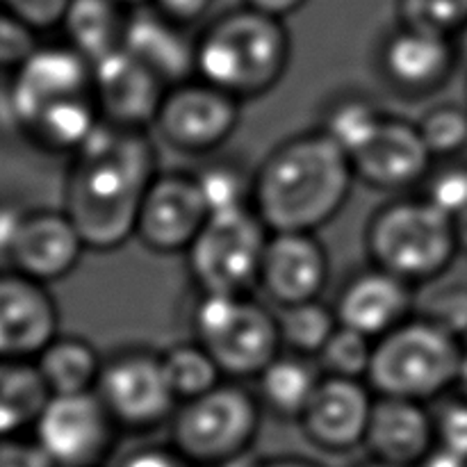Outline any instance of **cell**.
Here are the masks:
<instances>
[{"instance_id": "cell-1", "label": "cell", "mask_w": 467, "mask_h": 467, "mask_svg": "<svg viewBox=\"0 0 467 467\" xmlns=\"http://www.w3.org/2000/svg\"><path fill=\"white\" fill-rule=\"evenodd\" d=\"M146 130L100 121L73 153L64 185V213L89 251H114L135 237L141 201L158 176Z\"/></svg>"}, {"instance_id": "cell-2", "label": "cell", "mask_w": 467, "mask_h": 467, "mask_svg": "<svg viewBox=\"0 0 467 467\" xmlns=\"http://www.w3.org/2000/svg\"><path fill=\"white\" fill-rule=\"evenodd\" d=\"M351 158L317 128L281 141L254 171L251 205L272 233H317L349 201Z\"/></svg>"}, {"instance_id": "cell-3", "label": "cell", "mask_w": 467, "mask_h": 467, "mask_svg": "<svg viewBox=\"0 0 467 467\" xmlns=\"http://www.w3.org/2000/svg\"><path fill=\"white\" fill-rule=\"evenodd\" d=\"M292 41L283 18L246 5L214 18L196 39V78L235 99H258L283 80Z\"/></svg>"}, {"instance_id": "cell-4", "label": "cell", "mask_w": 467, "mask_h": 467, "mask_svg": "<svg viewBox=\"0 0 467 467\" xmlns=\"http://www.w3.org/2000/svg\"><path fill=\"white\" fill-rule=\"evenodd\" d=\"M365 249L374 267L415 287L436 281L454 265L459 228L424 196L395 199L369 217Z\"/></svg>"}, {"instance_id": "cell-5", "label": "cell", "mask_w": 467, "mask_h": 467, "mask_svg": "<svg viewBox=\"0 0 467 467\" xmlns=\"http://www.w3.org/2000/svg\"><path fill=\"white\" fill-rule=\"evenodd\" d=\"M463 354L461 337L415 315L374 342L368 383L377 397L427 404L459 383Z\"/></svg>"}, {"instance_id": "cell-6", "label": "cell", "mask_w": 467, "mask_h": 467, "mask_svg": "<svg viewBox=\"0 0 467 467\" xmlns=\"http://www.w3.org/2000/svg\"><path fill=\"white\" fill-rule=\"evenodd\" d=\"M263 404L237 381L185 401L171 418V450L194 467H223L240 459L260 431Z\"/></svg>"}, {"instance_id": "cell-7", "label": "cell", "mask_w": 467, "mask_h": 467, "mask_svg": "<svg viewBox=\"0 0 467 467\" xmlns=\"http://www.w3.org/2000/svg\"><path fill=\"white\" fill-rule=\"evenodd\" d=\"M196 342L214 358L223 379L244 381L283 354L276 313L251 295H203L194 310Z\"/></svg>"}, {"instance_id": "cell-8", "label": "cell", "mask_w": 467, "mask_h": 467, "mask_svg": "<svg viewBox=\"0 0 467 467\" xmlns=\"http://www.w3.org/2000/svg\"><path fill=\"white\" fill-rule=\"evenodd\" d=\"M269 235L254 205L210 214L185 254L201 295H251L260 283Z\"/></svg>"}, {"instance_id": "cell-9", "label": "cell", "mask_w": 467, "mask_h": 467, "mask_svg": "<svg viewBox=\"0 0 467 467\" xmlns=\"http://www.w3.org/2000/svg\"><path fill=\"white\" fill-rule=\"evenodd\" d=\"M240 103L228 91L196 78L169 87L153 128L164 144L181 153H213L240 126Z\"/></svg>"}, {"instance_id": "cell-10", "label": "cell", "mask_w": 467, "mask_h": 467, "mask_svg": "<svg viewBox=\"0 0 467 467\" xmlns=\"http://www.w3.org/2000/svg\"><path fill=\"white\" fill-rule=\"evenodd\" d=\"M96 392L114 422L135 431L171 422L181 406L169 388L162 354L146 349L119 351L105 360Z\"/></svg>"}, {"instance_id": "cell-11", "label": "cell", "mask_w": 467, "mask_h": 467, "mask_svg": "<svg viewBox=\"0 0 467 467\" xmlns=\"http://www.w3.org/2000/svg\"><path fill=\"white\" fill-rule=\"evenodd\" d=\"M119 424L99 392L50 397L35 424V441L57 467H99L117 442Z\"/></svg>"}, {"instance_id": "cell-12", "label": "cell", "mask_w": 467, "mask_h": 467, "mask_svg": "<svg viewBox=\"0 0 467 467\" xmlns=\"http://www.w3.org/2000/svg\"><path fill=\"white\" fill-rule=\"evenodd\" d=\"M208 217V203L194 176L158 173L141 201L135 237L158 255L187 254Z\"/></svg>"}, {"instance_id": "cell-13", "label": "cell", "mask_w": 467, "mask_h": 467, "mask_svg": "<svg viewBox=\"0 0 467 467\" xmlns=\"http://www.w3.org/2000/svg\"><path fill=\"white\" fill-rule=\"evenodd\" d=\"M85 94H94L91 64L68 44L39 46L30 59L12 73L7 108L23 130L48 105Z\"/></svg>"}, {"instance_id": "cell-14", "label": "cell", "mask_w": 467, "mask_h": 467, "mask_svg": "<svg viewBox=\"0 0 467 467\" xmlns=\"http://www.w3.org/2000/svg\"><path fill=\"white\" fill-rule=\"evenodd\" d=\"M91 89L103 121L130 130L153 128L169 87L126 48L91 64Z\"/></svg>"}, {"instance_id": "cell-15", "label": "cell", "mask_w": 467, "mask_h": 467, "mask_svg": "<svg viewBox=\"0 0 467 467\" xmlns=\"http://www.w3.org/2000/svg\"><path fill=\"white\" fill-rule=\"evenodd\" d=\"M377 395L368 381L324 374L299 424L315 447L342 454L368 438Z\"/></svg>"}, {"instance_id": "cell-16", "label": "cell", "mask_w": 467, "mask_h": 467, "mask_svg": "<svg viewBox=\"0 0 467 467\" xmlns=\"http://www.w3.org/2000/svg\"><path fill=\"white\" fill-rule=\"evenodd\" d=\"M461 59L454 36L401 26L386 36L379 67L392 89L404 96H429L445 87Z\"/></svg>"}, {"instance_id": "cell-17", "label": "cell", "mask_w": 467, "mask_h": 467, "mask_svg": "<svg viewBox=\"0 0 467 467\" xmlns=\"http://www.w3.org/2000/svg\"><path fill=\"white\" fill-rule=\"evenodd\" d=\"M59 336V310L44 283L0 272V360H35Z\"/></svg>"}, {"instance_id": "cell-18", "label": "cell", "mask_w": 467, "mask_h": 467, "mask_svg": "<svg viewBox=\"0 0 467 467\" xmlns=\"http://www.w3.org/2000/svg\"><path fill=\"white\" fill-rule=\"evenodd\" d=\"M436 160L429 153L418 123L386 117L372 140L351 155L356 181L381 192H404L431 173Z\"/></svg>"}, {"instance_id": "cell-19", "label": "cell", "mask_w": 467, "mask_h": 467, "mask_svg": "<svg viewBox=\"0 0 467 467\" xmlns=\"http://www.w3.org/2000/svg\"><path fill=\"white\" fill-rule=\"evenodd\" d=\"M328 274V251L315 233H272L258 287L278 308H285L319 299Z\"/></svg>"}, {"instance_id": "cell-20", "label": "cell", "mask_w": 467, "mask_h": 467, "mask_svg": "<svg viewBox=\"0 0 467 467\" xmlns=\"http://www.w3.org/2000/svg\"><path fill=\"white\" fill-rule=\"evenodd\" d=\"M85 251V240L64 210H32L14 235L7 263L14 272L48 285L67 278Z\"/></svg>"}, {"instance_id": "cell-21", "label": "cell", "mask_w": 467, "mask_h": 467, "mask_svg": "<svg viewBox=\"0 0 467 467\" xmlns=\"http://www.w3.org/2000/svg\"><path fill=\"white\" fill-rule=\"evenodd\" d=\"M333 308L340 327L363 333L377 342L415 317L418 296L410 283L372 265L347 281Z\"/></svg>"}, {"instance_id": "cell-22", "label": "cell", "mask_w": 467, "mask_h": 467, "mask_svg": "<svg viewBox=\"0 0 467 467\" xmlns=\"http://www.w3.org/2000/svg\"><path fill=\"white\" fill-rule=\"evenodd\" d=\"M365 445L374 461L418 467L436 447V420L427 410V404L377 397Z\"/></svg>"}, {"instance_id": "cell-23", "label": "cell", "mask_w": 467, "mask_h": 467, "mask_svg": "<svg viewBox=\"0 0 467 467\" xmlns=\"http://www.w3.org/2000/svg\"><path fill=\"white\" fill-rule=\"evenodd\" d=\"M123 48L167 87L196 76V39H190L185 27L164 18L153 7H140L130 14Z\"/></svg>"}, {"instance_id": "cell-24", "label": "cell", "mask_w": 467, "mask_h": 467, "mask_svg": "<svg viewBox=\"0 0 467 467\" xmlns=\"http://www.w3.org/2000/svg\"><path fill=\"white\" fill-rule=\"evenodd\" d=\"M130 14L114 0H71L59 30L89 64L123 48Z\"/></svg>"}, {"instance_id": "cell-25", "label": "cell", "mask_w": 467, "mask_h": 467, "mask_svg": "<svg viewBox=\"0 0 467 467\" xmlns=\"http://www.w3.org/2000/svg\"><path fill=\"white\" fill-rule=\"evenodd\" d=\"M322 377L324 374L315 358L283 351L255 379L258 400L278 418L299 422Z\"/></svg>"}, {"instance_id": "cell-26", "label": "cell", "mask_w": 467, "mask_h": 467, "mask_svg": "<svg viewBox=\"0 0 467 467\" xmlns=\"http://www.w3.org/2000/svg\"><path fill=\"white\" fill-rule=\"evenodd\" d=\"M32 363L39 369L50 397H59L94 392L105 360L89 340L59 333Z\"/></svg>"}, {"instance_id": "cell-27", "label": "cell", "mask_w": 467, "mask_h": 467, "mask_svg": "<svg viewBox=\"0 0 467 467\" xmlns=\"http://www.w3.org/2000/svg\"><path fill=\"white\" fill-rule=\"evenodd\" d=\"M103 117H100L94 94H85L44 108L23 128V132L44 150L76 153Z\"/></svg>"}, {"instance_id": "cell-28", "label": "cell", "mask_w": 467, "mask_h": 467, "mask_svg": "<svg viewBox=\"0 0 467 467\" xmlns=\"http://www.w3.org/2000/svg\"><path fill=\"white\" fill-rule=\"evenodd\" d=\"M48 400L50 390L32 360H0V441L35 429Z\"/></svg>"}, {"instance_id": "cell-29", "label": "cell", "mask_w": 467, "mask_h": 467, "mask_svg": "<svg viewBox=\"0 0 467 467\" xmlns=\"http://www.w3.org/2000/svg\"><path fill=\"white\" fill-rule=\"evenodd\" d=\"M276 317L278 328H281L283 351L315 360L340 327L336 308L319 299L278 308Z\"/></svg>"}, {"instance_id": "cell-30", "label": "cell", "mask_w": 467, "mask_h": 467, "mask_svg": "<svg viewBox=\"0 0 467 467\" xmlns=\"http://www.w3.org/2000/svg\"><path fill=\"white\" fill-rule=\"evenodd\" d=\"M164 374L178 404L196 400L223 383V374L213 356L199 342H181L162 354Z\"/></svg>"}, {"instance_id": "cell-31", "label": "cell", "mask_w": 467, "mask_h": 467, "mask_svg": "<svg viewBox=\"0 0 467 467\" xmlns=\"http://www.w3.org/2000/svg\"><path fill=\"white\" fill-rule=\"evenodd\" d=\"M386 117L379 105L363 96H342L327 109L319 130L327 132L351 158L372 140Z\"/></svg>"}, {"instance_id": "cell-32", "label": "cell", "mask_w": 467, "mask_h": 467, "mask_svg": "<svg viewBox=\"0 0 467 467\" xmlns=\"http://www.w3.org/2000/svg\"><path fill=\"white\" fill-rule=\"evenodd\" d=\"M210 214L251 205L254 194V173L246 176L244 169L235 162H210L196 173Z\"/></svg>"}, {"instance_id": "cell-33", "label": "cell", "mask_w": 467, "mask_h": 467, "mask_svg": "<svg viewBox=\"0 0 467 467\" xmlns=\"http://www.w3.org/2000/svg\"><path fill=\"white\" fill-rule=\"evenodd\" d=\"M374 356V340L347 327H337L331 340L317 356L322 374L342 379H360L368 381L369 365Z\"/></svg>"}, {"instance_id": "cell-34", "label": "cell", "mask_w": 467, "mask_h": 467, "mask_svg": "<svg viewBox=\"0 0 467 467\" xmlns=\"http://www.w3.org/2000/svg\"><path fill=\"white\" fill-rule=\"evenodd\" d=\"M420 135L433 160H454L467 149V108L438 105L418 121Z\"/></svg>"}, {"instance_id": "cell-35", "label": "cell", "mask_w": 467, "mask_h": 467, "mask_svg": "<svg viewBox=\"0 0 467 467\" xmlns=\"http://www.w3.org/2000/svg\"><path fill=\"white\" fill-rule=\"evenodd\" d=\"M401 26L459 36L467 23V0H397Z\"/></svg>"}, {"instance_id": "cell-36", "label": "cell", "mask_w": 467, "mask_h": 467, "mask_svg": "<svg viewBox=\"0 0 467 467\" xmlns=\"http://www.w3.org/2000/svg\"><path fill=\"white\" fill-rule=\"evenodd\" d=\"M422 196L442 213L459 219L467 210V164L445 160L441 169H431Z\"/></svg>"}, {"instance_id": "cell-37", "label": "cell", "mask_w": 467, "mask_h": 467, "mask_svg": "<svg viewBox=\"0 0 467 467\" xmlns=\"http://www.w3.org/2000/svg\"><path fill=\"white\" fill-rule=\"evenodd\" d=\"M39 46L35 27L0 7V71H18Z\"/></svg>"}, {"instance_id": "cell-38", "label": "cell", "mask_w": 467, "mask_h": 467, "mask_svg": "<svg viewBox=\"0 0 467 467\" xmlns=\"http://www.w3.org/2000/svg\"><path fill=\"white\" fill-rule=\"evenodd\" d=\"M418 317L463 340V336H467V285H447L431 292Z\"/></svg>"}, {"instance_id": "cell-39", "label": "cell", "mask_w": 467, "mask_h": 467, "mask_svg": "<svg viewBox=\"0 0 467 467\" xmlns=\"http://www.w3.org/2000/svg\"><path fill=\"white\" fill-rule=\"evenodd\" d=\"M436 420V445L467 461V400H451L433 415Z\"/></svg>"}, {"instance_id": "cell-40", "label": "cell", "mask_w": 467, "mask_h": 467, "mask_svg": "<svg viewBox=\"0 0 467 467\" xmlns=\"http://www.w3.org/2000/svg\"><path fill=\"white\" fill-rule=\"evenodd\" d=\"M71 0H0V7L12 12L36 32H48L62 27Z\"/></svg>"}, {"instance_id": "cell-41", "label": "cell", "mask_w": 467, "mask_h": 467, "mask_svg": "<svg viewBox=\"0 0 467 467\" xmlns=\"http://www.w3.org/2000/svg\"><path fill=\"white\" fill-rule=\"evenodd\" d=\"M0 467H57L36 441L3 438L0 441Z\"/></svg>"}, {"instance_id": "cell-42", "label": "cell", "mask_w": 467, "mask_h": 467, "mask_svg": "<svg viewBox=\"0 0 467 467\" xmlns=\"http://www.w3.org/2000/svg\"><path fill=\"white\" fill-rule=\"evenodd\" d=\"M214 0H153L150 7L158 14H162L169 21L187 27L192 23L201 21L210 12Z\"/></svg>"}, {"instance_id": "cell-43", "label": "cell", "mask_w": 467, "mask_h": 467, "mask_svg": "<svg viewBox=\"0 0 467 467\" xmlns=\"http://www.w3.org/2000/svg\"><path fill=\"white\" fill-rule=\"evenodd\" d=\"M119 467H194L176 450H140L121 461Z\"/></svg>"}, {"instance_id": "cell-44", "label": "cell", "mask_w": 467, "mask_h": 467, "mask_svg": "<svg viewBox=\"0 0 467 467\" xmlns=\"http://www.w3.org/2000/svg\"><path fill=\"white\" fill-rule=\"evenodd\" d=\"M308 0H244L246 7L258 9V12L269 14V16L276 18H285L290 14L299 12Z\"/></svg>"}, {"instance_id": "cell-45", "label": "cell", "mask_w": 467, "mask_h": 467, "mask_svg": "<svg viewBox=\"0 0 467 467\" xmlns=\"http://www.w3.org/2000/svg\"><path fill=\"white\" fill-rule=\"evenodd\" d=\"M418 467H467V461L436 445L431 454H429Z\"/></svg>"}, {"instance_id": "cell-46", "label": "cell", "mask_w": 467, "mask_h": 467, "mask_svg": "<svg viewBox=\"0 0 467 467\" xmlns=\"http://www.w3.org/2000/svg\"><path fill=\"white\" fill-rule=\"evenodd\" d=\"M249 467H322V465L310 463V461H304V459H269V461H263V463H254Z\"/></svg>"}, {"instance_id": "cell-47", "label": "cell", "mask_w": 467, "mask_h": 467, "mask_svg": "<svg viewBox=\"0 0 467 467\" xmlns=\"http://www.w3.org/2000/svg\"><path fill=\"white\" fill-rule=\"evenodd\" d=\"M456 228H459V242H461V254H467V210L456 219Z\"/></svg>"}, {"instance_id": "cell-48", "label": "cell", "mask_w": 467, "mask_h": 467, "mask_svg": "<svg viewBox=\"0 0 467 467\" xmlns=\"http://www.w3.org/2000/svg\"><path fill=\"white\" fill-rule=\"evenodd\" d=\"M456 388L461 390V397L467 400V347H465V354H463V363H461V374H459V383Z\"/></svg>"}, {"instance_id": "cell-49", "label": "cell", "mask_w": 467, "mask_h": 467, "mask_svg": "<svg viewBox=\"0 0 467 467\" xmlns=\"http://www.w3.org/2000/svg\"><path fill=\"white\" fill-rule=\"evenodd\" d=\"M459 50H461V59H463V62L467 64V23H465V27L463 30L459 32Z\"/></svg>"}, {"instance_id": "cell-50", "label": "cell", "mask_w": 467, "mask_h": 467, "mask_svg": "<svg viewBox=\"0 0 467 467\" xmlns=\"http://www.w3.org/2000/svg\"><path fill=\"white\" fill-rule=\"evenodd\" d=\"M114 3H119L121 5V7H126V9H140V7H146V5H150L153 3V0H114Z\"/></svg>"}, {"instance_id": "cell-51", "label": "cell", "mask_w": 467, "mask_h": 467, "mask_svg": "<svg viewBox=\"0 0 467 467\" xmlns=\"http://www.w3.org/2000/svg\"><path fill=\"white\" fill-rule=\"evenodd\" d=\"M365 467H397V465H388V463H381V461H372V463L365 465Z\"/></svg>"}, {"instance_id": "cell-52", "label": "cell", "mask_w": 467, "mask_h": 467, "mask_svg": "<svg viewBox=\"0 0 467 467\" xmlns=\"http://www.w3.org/2000/svg\"><path fill=\"white\" fill-rule=\"evenodd\" d=\"M465 108H467V105H465Z\"/></svg>"}]
</instances>
